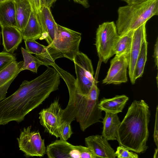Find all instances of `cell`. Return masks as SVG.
I'll use <instances>...</instances> for the list:
<instances>
[{
    "label": "cell",
    "instance_id": "2e32d148",
    "mask_svg": "<svg viewBox=\"0 0 158 158\" xmlns=\"http://www.w3.org/2000/svg\"><path fill=\"white\" fill-rule=\"evenodd\" d=\"M1 27L4 49L7 52L13 53L22 42L21 31L14 27L5 26Z\"/></svg>",
    "mask_w": 158,
    "mask_h": 158
},
{
    "label": "cell",
    "instance_id": "30bf717a",
    "mask_svg": "<svg viewBox=\"0 0 158 158\" xmlns=\"http://www.w3.org/2000/svg\"><path fill=\"white\" fill-rule=\"evenodd\" d=\"M62 110L58 99H56L39 113L40 122L44 127V131L57 138H59L58 130L61 123Z\"/></svg>",
    "mask_w": 158,
    "mask_h": 158
},
{
    "label": "cell",
    "instance_id": "277c9868",
    "mask_svg": "<svg viewBox=\"0 0 158 158\" xmlns=\"http://www.w3.org/2000/svg\"><path fill=\"white\" fill-rule=\"evenodd\" d=\"M116 25L119 35L139 28L158 15V0H146L139 3L119 7Z\"/></svg>",
    "mask_w": 158,
    "mask_h": 158
},
{
    "label": "cell",
    "instance_id": "f546056e",
    "mask_svg": "<svg viewBox=\"0 0 158 158\" xmlns=\"http://www.w3.org/2000/svg\"><path fill=\"white\" fill-rule=\"evenodd\" d=\"M32 9L38 14L41 8L40 0H28Z\"/></svg>",
    "mask_w": 158,
    "mask_h": 158
},
{
    "label": "cell",
    "instance_id": "d590c367",
    "mask_svg": "<svg viewBox=\"0 0 158 158\" xmlns=\"http://www.w3.org/2000/svg\"><path fill=\"white\" fill-rule=\"evenodd\" d=\"M6 0H0V2H3L4 1H6Z\"/></svg>",
    "mask_w": 158,
    "mask_h": 158
},
{
    "label": "cell",
    "instance_id": "3957f363",
    "mask_svg": "<svg viewBox=\"0 0 158 158\" xmlns=\"http://www.w3.org/2000/svg\"><path fill=\"white\" fill-rule=\"evenodd\" d=\"M59 73L68 88L69 100L66 107L62 110L61 121L71 123L76 120L80 129L84 131L88 127L97 123L101 122L102 111L98 107V99L94 100L87 94L84 96L78 93L73 76L58 66L55 62L51 64Z\"/></svg>",
    "mask_w": 158,
    "mask_h": 158
},
{
    "label": "cell",
    "instance_id": "5bb4252c",
    "mask_svg": "<svg viewBox=\"0 0 158 158\" xmlns=\"http://www.w3.org/2000/svg\"><path fill=\"white\" fill-rule=\"evenodd\" d=\"M85 140L87 147L92 150L97 158H116L114 150L102 135L89 136Z\"/></svg>",
    "mask_w": 158,
    "mask_h": 158
},
{
    "label": "cell",
    "instance_id": "ffe728a7",
    "mask_svg": "<svg viewBox=\"0 0 158 158\" xmlns=\"http://www.w3.org/2000/svg\"><path fill=\"white\" fill-rule=\"evenodd\" d=\"M24 40L40 39L42 31L37 14L32 9L28 21L21 31Z\"/></svg>",
    "mask_w": 158,
    "mask_h": 158
},
{
    "label": "cell",
    "instance_id": "52a82bcc",
    "mask_svg": "<svg viewBox=\"0 0 158 158\" xmlns=\"http://www.w3.org/2000/svg\"><path fill=\"white\" fill-rule=\"evenodd\" d=\"M73 62L76 75L77 91L82 95L86 96L95 81L91 61L86 55L79 52L75 56Z\"/></svg>",
    "mask_w": 158,
    "mask_h": 158
},
{
    "label": "cell",
    "instance_id": "ba28073f",
    "mask_svg": "<svg viewBox=\"0 0 158 158\" xmlns=\"http://www.w3.org/2000/svg\"><path fill=\"white\" fill-rule=\"evenodd\" d=\"M46 153L49 158H96L89 148L73 145L60 139L48 145Z\"/></svg>",
    "mask_w": 158,
    "mask_h": 158
},
{
    "label": "cell",
    "instance_id": "4316f807",
    "mask_svg": "<svg viewBox=\"0 0 158 158\" xmlns=\"http://www.w3.org/2000/svg\"><path fill=\"white\" fill-rule=\"evenodd\" d=\"M15 54L3 51L0 52V71L13 61L16 60Z\"/></svg>",
    "mask_w": 158,
    "mask_h": 158
},
{
    "label": "cell",
    "instance_id": "e0dca14e",
    "mask_svg": "<svg viewBox=\"0 0 158 158\" xmlns=\"http://www.w3.org/2000/svg\"><path fill=\"white\" fill-rule=\"evenodd\" d=\"M5 26L17 28L15 0L0 2V26Z\"/></svg>",
    "mask_w": 158,
    "mask_h": 158
},
{
    "label": "cell",
    "instance_id": "836d02e7",
    "mask_svg": "<svg viewBox=\"0 0 158 158\" xmlns=\"http://www.w3.org/2000/svg\"><path fill=\"white\" fill-rule=\"evenodd\" d=\"M127 4H135L142 2L146 0H121Z\"/></svg>",
    "mask_w": 158,
    "mask_h": 158
},
{
    "label": "cell",
    "instance_id": "d6a6232c",
    "mask_svg": "<svg viewBox=\"0 0 158 158\" xmlns=\"http://www.w3.org/2000/svg\"><path fill=\"white\" fill-rule=\"evenodd\" d=\"M74 2L82 5L85 8H88L89 5L88 0H73Z\"/></svg>",
    "mask_w": 158,
    "mask_h": 158
},
{
    "label": "cell",
    "instance_id": "6da1fadb",
    "mask_svg": "<svg viewBox=\"0 0 158 158\" xmlns=\"http://www.w3.org/2000/svg\"><path fill=\"white\" fill-rule=\"evenodd\" d=\"M60 82L57 74L49 68L34 79L24 80L15 92L0 100V125L23 120L27 114L58 89Z\"/></svg>",
    "mask_w": 158,
    "mask_h": 158
},
{
    "label": "cell",
    "instance_id": "7a4b0ae2",
    "mask_svg": "<svg viewBox=\"0 0 158 158\" xmlns=\"http://www.w3.org/2000/svg\"><path fill=\"white\" fill-rule=\"evenodd\" d=\"M150 117L148 104L143 100H134L129 107L117 131L116 140L119 146L136 153L145 152L148 148Z\"/></svg>",
    "mask_w": 158,
    "mask_h": 158
},
{
    "label": "cell",
    "instance_id": "7402d4cb",
    "mask_svg": "<svg viewBox=\"0 0 158 158\" xmlns=\"http://www.w3.org/2000/svg\"><path fill=\"white\" fill-rule=\"evenodd\" d=\"M133 31H130L119 36L113 48L114 55L125 54L127 57L131 46Z\"/></svg>",
    "mask_w": 158,
    "mask_h": 158
},
{
    "label": "cell",
    "instance_id": "8d00e7d4",
    "mask_svg": "<svg viewBox=\"0 0 158 158\" xmlns=\"http://www.w3.org/2000/svg\"></svg>",
    "mask_w": 158,
    "mask_h": 158
},
{
    "label": "cell",
    "instance_id": "5b68a950",
    "mask_svg": "<svg viewBox=\"0 0 158 158\" xmlns=\"http://www.w3.org/2000/svg\"><path fill=\"white\" fill-rule=\"evenodd\" d=\"M81 33L57 24L55 37L45 48L50 64L56 59L65 57L73 61L79 52Z\"/></svg>",
    "mask_w": 158,
    "mask_h": 158
},
{
    "label": "cell",
    "instance_id": "d6986e66",
    "mask_svg": "<svg viewBox=\"0 0 158 158\" xmlns=\"http://www.w3.org/2000/svg\"><path fill=\"white\" fill-rule=\"evenodd\" d=\"M128 99L124 95H116L110 98H104L99 102L98 107L105 112L117 114L122 112Z\"/></svg>",
    "mask_w": 158,
    "mask_h": 158
},
{
    "label": "cell",
    "instance_id": "8992f818",
    "mask_svg": "<svg viewBox=\"0 0 158 158\" xmlns=\"http://www.w3.org/2000/svg\"><path fill=\"white\" fill-rule=\"evenodd\" d=\"M118 35L114 21L105 22L97 29L95 45L99 60L106 63L113 55V48Z\"/></svg>",
    "mask_w": 158,
    "mask_h": 158
},
{
    "label": "cell",
    "instance_id": "8fae6325",
    "mask_svg": "<svg viewBox=\"0 0 158 158\" xmlns=\"http://www.w3.org/2000/svg\"><path fill=\"white\" fill-rule=\"evenodd\" d=\"M128 63L125 54L115 55L110 62V68L107 75L102 81L106 84L118 85L127 81V69Z\"/></svg>",
    "mask_w": 158,
    "mask_h": 158
},
{
    "label": "cell",
    "instance_id": "d4e9b609",
    "mask_svg": "<svg viewBox=\"0 0 158 158\" xmlns=\"http://www.w3.org/2000/svg\"><path fill=\"white\" fill-rule=\"evenodd\" d=\"M23 58V64L22 70H28L37 73L38 67L45 64L27 51L23 47L21 48Z\"/></svg>",
    "mask_w": 158,
    "mask_h": 158
},
{
    "label": "cell",
    "instance_id": "cb8c5ba5",
    "mask_svg": "<svg viewBox=\"0 0 158 158\" xmlns=\"http://www.w3.org/2000/svg\"><path fill=\"white\" fill-rule=\"evenodd\" d=\"M148 44L146 40L142 44L140 52L137 59L134 73V79L135 81L137 78L141 77L143 74L147 60Z\"/></svg>",
    "mask_w": 158,
    "mask_h": 158
},
{
    "label": "cell",
    "instance_id": "9c48e42d",
    "mask_svg": "<svg viewBox=\"0 0 158 158\" xmlns=\"http://www.w3.org/2000/svg\"><path fill=\"white\" fill-rule=\"evenodd\" d=\"M31 126L24 127L17 138L19 150L26 157H42L46 153L44 139L39 131L31 130Z\"/></svg>",
    "mask_w": 158,
    "mask_h": 158
},
{
    "label": "cell",
    "instance_id": "9a60e30c",
    "mask_svg": "<svg viewBox=\"0 0 158 158\" xmlns=\"http://www.w3.org/2000/svg\"><path fill=\"white\" fill-rule=\"evenodd\" d=\"M23 61L11 62L0 71V100L5 98L11 83L22 71Z\"/></svg>",
    "mask_w": 158,
    "mask_h": 158
},
{
    "label": "cell",
    "instance_id": "44dd1931",
    "mask_svg": "<svg viewBox=\"0 0 158 158\" xmlns=\"http://www.w3.org/2000/svg\"><path fill=\"white\" fill-rule=\"evenodd\" d=\"M17 28L21 31L26 26L32 8L28 0H15Z\"/></svg>",
    "mask_w": 158,
    "mask_h": 158
},
{
    "label": "cell",
    "instance_id": "484cf974",
    "mask_svg": "<svg viewBox=\"0 0 158 158\" xmlns=\"http://www.w3.org/2000/svg\"><path fill=\"white\" fill-rule=\"evenodd\" d=\"M71 123L65 121H62L59 126L58 133L60 139L67 140L70 138L73 133L72 131Z\"/></svg>",
    "mask_w": 158,
    "mask_h": 158
},
{
    "label": "cell",
    "instance_id": "4fadbf2b",
    "mask_svg": "<svg viewBox=\"0 0 158 158\" xmlns=\"http://www.w3.org/2000/svg\"><path fill=\"white\" fill-rule=\"evenodd\" d=\"M50 8L45 6H42L37 14L42 31L40 40H45L48 45L54 39L57 28V24L54 19Z\"/></svg>",
    "mask_w": 158,
    "mask_h": 158
},
{
    "label": "cell",
    "instance_id": "1f68e13d",
    "mask_svg": "<svg viewBox=\"0 0 158 158\" xmlns=\"http://www.w3.org/2000/svg\"><path fill=\"white\" fill-rule=\"evenodd\" d=\"M57 0H40L41 6H46L49 8L52 6V4Z\"/></svg>",
    "mask_w": 158,
    "mask_h": 158
},
{
    "label": "cell",
    "instance_id": "f1b7e54d",
    "mask_svg": "<svg viewBox=\"0 0 158 158\" xmlns=\"http://www.w3.org/2000/svg\"><path fill=\"white\" fill-rule=\"evenodd\" d=\"M158 108L156 106L155 115V120L153 135L154 141L157 148H158Z\"/></svg>",
    "mask_w": 158,
    "mask_h": 158
},
{
    "label": "cell",
    "instance_id": "603a6c76",
    "mask_svg": "<svg viewBox=\"0 0 158 158\" xmlns=\"http://www.w3.org/2000/svg\"><path fill=\"white\" fill-rule=\"evenodd\" d=\"M26 50L31 54L35 55V57L44 62L45 66L50 65V62L46 53V46L32 40H24Z\"/></svg>",
    "mask_w": 158,
    "mask_h": 158
},
{
    "label": "cell",
    "instance_id": "e575fe53",
    "mask_svg": "<svg viewBox=\"0 0 158 158\" xmlns=\"http://www.w3.org/2000/svg\"><path fill=\"white\" fill-rule=\"evenodd\" d=\"M158 148H156L155 149V151L154 155L153 157L154 158H158Z\"/></svg>",
    "mask_w": 158,
    "mask_h": 158
},
{
    "label": "cell",
    "instance_id": "4dcf8cb0",
    "mask_svg": "<svg viewBox=\"0 0 158 158\" xmlns=\"http://www.w3.org/2000/svg\"><path fill=\"white\" fill-rule=\"evenodd\" d=\"M158 38H157L156 42L155 44L154 49L153 57L154 59V61L155 64V66L158 67Z\"/></svg>",
    "mask_w": 158,
    "mask_h": 158
},
{
    "label": "cell",
    "instance_id": "7c38bea8",
    "mask_svg": "<svg viewBox=\"0 0 158 158\" xmlns=\"http://www.w3.org/2000/svg\"><path fill=\"white\" fill-rule=\"evenodd\" d=\"M146 23L134 30L132 42L127 56L129 76L131 83L134 84V70L137 59L140 51L143 42L146 39Z\"/></svg>",
    "mask_w": 158,
    "mask_h": 158
},
{
    "label": "cell",
    "instance_id": "83f0119b",
    "mask_svg": "<svg viewBox=\"0 0 158 158\" xmlns=\"http://www.w3.org/2000/svg\"><path fill=\"white\" fill-rule=\"evenodd\" d=\"M116 157L118 158H138V155L135 153L129 152L124 147L119 146L115 152Z\"/></svg>",
    "mask_w": 158,
    "mask_h": 158
},
{
    "label": "cell",
    "instance_id": "ac0fdd59",
    "mask_svg": "<svg viewBox=\"0 0 158 158\" xmlns=\"http://www.w3.org/2000/svg\"><path fill=\"white\" fill-rule=\"evenodd\" d=\"M102 122V135L108 141L116 140L117 131L121 123L117 114L105 112Z\"/></svg>",
    "mask_w": 158,
    "mask_h": 158
}]
</instances>
